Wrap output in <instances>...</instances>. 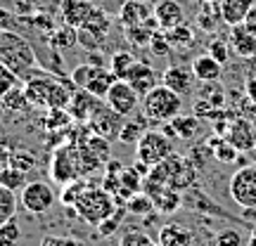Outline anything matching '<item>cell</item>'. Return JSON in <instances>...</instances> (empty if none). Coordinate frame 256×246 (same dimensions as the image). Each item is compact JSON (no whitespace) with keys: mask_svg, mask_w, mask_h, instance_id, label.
I'll return each instance as SVG.
<instances>
[{"mask_svg":"<svg viewBox=\"0 0 256 246\" xmlns=\"http://www.w3.org/2000/svg\"><path fill=\"white\" fill-rule=\"evenodd\" d=\"M230 197L240 209H256V166H242L230 178Z\"/></svg>","mask_w":256,"mask_h":246,"instance_id":"cell-8","label":"cell"},{"mask_svg":"<svg viewBox=\"0 0 256 246\" xmlns=\"http://www.w3.org/2000/svg\"><path fill=\"white\" fill-rule=\"evenodd\" d=\"M147 47L152 50V55H154V57H166L171 50H174V47L168 45L166 36H164V33H159V31L152 36V40H150V45H147Z\"/></svg>","mask_w":256,"mask_h":246,"instance_id":"cell-46","label":"cell"},{"mask_svg":"<svg viewBox=\"0 0 256 246\" xmlns=\"http://www.w3.org/2000/svg\"><path fill=\"white\" fill-rule=\"evenodd\" d=\"M190 69H192V73H194V78L202 83H216L220 76H223V64L216 62L209 52L194 57Z\"/></svg>","mask_w":256,"mask_h":246,"instance_id":"cell-21","label":"cell"},{"mask_svg":"<svg viewBox=\"0 0 256 246\" xmlns=\"http://www.w3.org/2000/svg\"><path fill=\"white\" fill-rule=\"evenodd\" d=\"M116 81H119V78H116V76H114L107 66H98V69H95V73H92V78L88 81V85H86V90L92 92L95 97L104 100V97H107V92H110V88Z\"/></svg>","mask_w":256,"mask_h":246,"instance_id":"cell-24","label":"cell"},{"mask_svg":"<svg viewBox=\"0 0 256 246\" xmlns=\"http://www.w3.org/2000/svg\"><path fill=\"white\" fill-rule=\"evenodd\" d=\"M156 71L150 66V64H145V62H140L138 59V64L128 71V76H126V83L133 88V90L140 95V97H145L147 92L152 90V88H156L159 83H156Z\"/></svg>","mask_w":256,"mask_h":246,"instance_id":"cell-18","label":"cell"},{"mask_svg":"<svg viewBox=\"0 0 256 246\" xmlns=\"http://www.w3.org/2000/svg\"><path fill=\"white\" fill-rule=\"evenodd\" d=\"M50 40H52V45H55L57 50H64V47L78 45V38H76V28L66 26V24H64V28H60V31H55Z\"/></svg>","mask_w":256,"mask_h":246,"instance_id":"cell-40","label":"cell"},{"mask_svg":"<svg viewBox=\"0 0 256 246\" xmlns=\"http://www.w3.org/2000/svg\"><path fill=\"white\" fill-rule=\"evenodd\" d=\"M174 154V142L171 137L164 135L162 130H145L140 140L136 142V159L147 164L150 168H154L156 164H162L164 159Z\"/></svg>","mask_w":256,"mask_h":246,"instance_id":"cell-6","label":"cell"},{"mask_svg":"<svg viewBox=\"0 0 256 246\" xmlns=\"http://www.w3.org/2000/svg\"><path fill=\"white\" fill-rule=\"evenodd\" d=\"M119 246H162V244L154 242V239H150L145 232H140V230H128V232L121 235Z\"/></svg>","mask_w":256,"mask_h":246,"instance_id":"cell-39","label":"cell"},{"mask_svg":"<svg viewBox=\"0 0 256 246\" xmlns=\"http://www.w3.org/2000/svg\"><path fill=\"white\" fill-rule=\"evenodd\" d=\"M24 95L28 100V107H36V109H66L74 92L62 81L50 78V76L43 73V76H34V78H28L24 83Z\"/></svg>","mask_w":256,"mask_h":246,"instance_id":"cell-2","label":"cell"},{"mask_svg":"<svg viewBox=\"0 0 256 246\" xmlns=\"http://www.w3.org/2000/svg\"><path fill=\"white\" fill-rule=\"evenodd\" d=\"M145 130L147 128L140 119H126V123H124V128H121V133H119V140L121 142H128V145H136Z\"/></svg>","mask_w":256,"mask_h":246,"instance_id":"cell-37","label":"cell"},{"mask_svg":"<svg viewBox=\"0 0 256 246\" xmlns=\"http://www.w3.org/2000/svg\"><path fill=\"white\" fill-rule=\"evenodd\" d=\"M19 201H22L24 211L34 213V216H43V213H48L55 206V190L48 183H43V180H34V183H28L22 190Z\"/></svg>","mask_w":256,"mask_h":246,"instance_id":"cell-10","label":"cell"},{"mask_svg":"<svg viewBox=\"0 0 256 246\" xmlns=\"http://www.w3.org/2000/svg\"><path fill=\"white\" fill-rule=\"evenodd\" d=\"M10 166H14L19 171H31L36 166V159L31 154H26L24 149H17V152H12V156H10Z\"/></svg>","mask_w":256,"mask_h":246,"instance_id":"cell-44","label":"cell"},{"mask_svg":"<svg viewBox=\"0 0 256 246\" xmlns=\"http://www.w3.org/2000/svg\"><path fill=\"white\" fill-rule=\"evenodd\" d=\"M126 211L133 213V216H147V213H152V211H156V209H154V201H152L150 194L138 192V194H133V197L126 201Z\"/></svg>","mask_w":256,"mask_h":246,"instance_id":"cell-32","label":"cell"},{"mask_svg":"<svg viewBox=\"0 0 256 246\" xmlns=\"http://www.w3.org/2000/svg\"><path fill=\"white\" fill-rule=\"evenodd\" d=\"M152 201H154V209L159 211V213H176V211L180 209V204H183V197H180L178 190L164 187L159 194L152 197Z\"/></svg>","mask_w":256,"mask_h":246,"instance_id":"cell-27","label":"cell"},{"mask_svg":"<svg viewBox=\"0 0 256 246\" xmlns=\"http://www.w3.org/2000/svg\"><path fill=\"white\" fill-rule=\"evenodd\" d=\"M152 14H154V9H150V5H145L142 0H126L119 9V21L124 28H130L138 24H145Z\"/></svg>","mask_w":256,"mask_h":246,"instance_id":"cell-20","label":"cell"},{"mask_svg":"<svg viewBox=\"0 0 256 246\" xmlns=\"http://www.w3.org/2000/svg\"><path fill=\"white\" fill-rule=\"evenodd\" d=\"M230 43H232V50H235L240 57H244V59L256 57V31L249 28L247 24L232 26V31H230Z\"/></svg>","mask_w":256,"mask_h":246,"instance_id":"cell-19","label":"cell"},{"mask_svg":"<svg viewBox=\"0 0 256 246\" xmlns=\"http://www.w3.org/2000/svg\"><path fill=\"white\" fill-rule=\"evenodd\" d=\"M50 178L55 180L57 185H69L74 180L83 178V171H81V159H78V147L76 145H66L64 147H57L52 159H50Z\"/></svg>","mask_w":256,"mask_h":246,"instance_id":"cell-7","label":"cell"},{"mask_svg":"<svg viewBox=\"0 0 256 246\" xmlns=\"http://www.w3.org/2000/svg\"><path fill=\"white\" fill-rule=\"evenodd\" d=\"M2 104L8 107V109H26L28 107V100L26 95H24V88H12V90L2 97Z\"/></svg>","mask_w":256,"mask_h":246,"instance_id":"cell-41","label":"cell"},{"mask_svg":"<svg viewBox=\"0 0 256 246\" xmlns=\"http://www.w3.org/2000/svg\"><path fill=\"white\" fill-rule=\"evenodd\" d=\"M72 114L66 109H48L46 116V128L52 130V133H62V130H69L72 126Z\"/></svg>","mask_w":256,"mask_h":246,"instance_id":"cell-33","label":"cell"},{"mask_svg":"<svg viewBox=\"0 0 256 246\" xmlns=\"http://www.w3.org/2000/svg\"><path fill=\"white\" fill-rule=\"evenodd\" d=\"M38 246H81V242L72 237H62V235H46Z\"/></svg>","mask_w":256,"mask_h":246,"instance_id":"cell-48","label":"cell"},{"mask_svg":"<svg viewBox=\"0 0 256 246\" xmlns=\"http://www.w3.org/2000/svg\"><path fill=\"white\" fill-rule=\"evenodd\" d=\"M100 97H95L92 92L88 90H74L72 95V102H69V107H66V111L72 114V119L76 121V123H88V119L92 116V111L98 109V104H100Z\"/></svg>","mask_w":256,"mask_h":246,"instance_id":"cell-16","label":"cell"},{"mask_svg":"<svg viewBox=\"0 0 256 246\" xmlns=\"http://www.w3.org/2000/svg\"><path fill=\"white\" fill-rule=\"evenodd\" d=\"M252 7H254V0H223L220 2V17L226 24L238 26V24H244Z\"/></svg>","mask_w":256,"mask_h":246,"instance_id":"cell-22","label":"cell"},{"mask_svg":"<svg viewBox=\"0 0 256 246\" xmlns=\"http://www.w3.org/2000/svg\"><path fill=\"white\" fill-rule=\"evenodd\" d=\"M14 213H17V194L0 185V225L14 218Z\"/></svg>","mask_w":256,"mask_h":246,"instance_id":"cell-34","label":"cell"},{"mask_svg":"<svg viewBox=\"0 0 256 246\" xmlns=\"http://www.w3.org/2000/svg\"><path fill=\"white\" fill-rule=\"evenodd\" d=\"M88 187H90V185L86 183L83 178H78V180H74V183H69V185H64L62 194H60V201H62L66 209H74L76 201L81 199V194L88 190Z\"/></svg>","mask_w":256,"mask_h":246,"instance_id":"cell-31","label":"cell"},{"mask_svg":"<svg viewBox=\"0 0 256 246\" xmlns=\"http://www.w3.org/2000/svg\"><path fill=\"white\" fill-rule=\"evenodd\" d=\"M216 62H220V64H226L230 59V47H228V43L226 40H211L209 43V50H206Z\"/></svg>","mask_w":256,"mask_h":246,"instance_id":"cell-47","label":"cell"},{"mask_svg":"<svg viewBox=\"0 0 256 246\" xmlns=\"http://www.w3.org/2000/svg\"><path fill=\"white\" fill-rule=\"evenodd\" d=\"M247 246H256V235H252V237H249V242H247Z\"/></svg>","mask_w":256,"mask_h":246,"instance_id":"cell-51","label":"cell"},{"mask_svg":"<svg viewBox=\"0 0 256 246\" xmlns=\"http://www.w3.org/2000/svg\"><path fill=\"white\" fill-rule=\"evenodd\" d=\"M17 81H19V76L12 69H8L5 64L0 62V100L8 95L12 88H17Z\"/></svg>","mask_w":256,"mask_h":246,"instance_id":"cell-42","label":"cell"},{"mask_svg":"<svg viewBox=\"0 0 256 246\" xmlns=\"http://www.w3.org/2000/svg\"><path fill=\"white\" fill-rule=\"evenodd\" d=\"M154 19L162 31L185 24V9L178 0H159L154 5Z\"/></svg>","mask_w":256,"mask_h":246,"instance_id":"cell-17","label":"cell"},{"mask_svg":"<svg viewBox=\"0 0 256 246\" xmlns=\"http://www.w3.org/2000/svg\"><path fill=\"white\" fill-rule=\"evenodd\" d=\"M244 24H247L249 28H254V31H256V7H252V9H249L247 19H244Z\"/></svg>","mask_w":256,"mask_h":246,"instance_id":"cell-50","label":"cell"},{"mask_svg":"<svg viewBox=\"0 0 256 246\" xmlns=\"http://www.w3.org/2000/svg\"><path fill=\"white\" fill-rule=\"evenodd\" d=\"M104 102H107L116 114H121L124 119H130V116L136 114V109L140 107V95H138L126 81H116L110 88Z\"/></svg>","mask_w":256,"mask_h":246,"instance_id":"cell-12","label":"cell"},{"mask_svg":"<svg viewBox=\"0 0 256 246\" xmlns=\"http://www.w3.org/2000/svg\"><path fill=\"white\" fill-rule=\"evenodd\" d=\"M119 209V201L114 194H110L107 190H100V187H88V190L81 194V199L76 201L74 206V213L88 223L92 228H98L100 223H104L107 218H112Z\"/></svg>","mask_w":256,"mask_h":246,"instance_id":"cell-4","label":"cell"},{"mask_svg":"<svg viewBox=\"0 0 256 246\" xmlns=\"http://www.w3.org/2000/svg\"><path fill=\"white\" fill-rule=\"evenodd\" d=\"M150 180L164 185V187H171V190H190L194 180H197V166L192 164L188 156L180 154H171L168 159H164L162 164H156L150 175Z\"/></svg>","mask_w":256,"mask_h":246,"instance_id":"cell-3","label":"cell"},{"mask_svg":"<svg viewBox=\"0 0 256 246\" xmlns=\"http://www.w3.org/2000/svg\"><path fill=\"white\" fill-rule=\"evenodd\" d=\"M138 64L136 55L133 52H128V50H119V52H114V55L110 57V71L119 78V81H126L128 71L133 69Z\"/></svg>","mask_w":256,"mask_h":246,"instance_id":"cell-26","label":"cell"},{"mask_svg":"<svg viewBox=\"0 0 256 246\" xmlns=\"http://www.w3.org/2000/svg\"><path fill=\"white\" fill-rule=\"evenodd\" d=\"M124 123H126V119L121 114H116L104 100L98 104V109L92 111V116L88 119L90 133L104 137V140H114V137L119 140V133H121V128H124Z\"/></svg>","mask_w":256,"mask_h":246,"instance_id":"cell-11","label":"cell"},{"mask_svg":"<svg viewBox=\"0 0 256 246\" xmlns=\"http://www.w3.org/2000/svg\"><path fill=\"white\" fill-rule=\"evenodd\" d=\"M180 111H183V97L171 88H166L164 83H159L142 97V114L150 121L166 123V121H174Z\"/></svg>","mask_w":256,"mask_h":246,"instance_id":"cell-5","label":"cell"},{"mask_svg":"<svg viewBox=\"0 0 256 246\" xmlns=\"http://www.w3.org/2000/svg\"><path fill=\"white\" fill-rule=\"evenodd\" d=\"M98 5H92L90 0H62V5H60V12H62V19L66 26L72 28H81L90 14L95 12Z\"/></svg>","mask_w":256,"mask_h":246,"instance_id":"cell-15","label":"cell"},{"mask_svg":"<svg viewBox=\"0 0 256 246\" xmlns=\"http://www.w3.org/2000/svg\"><path fill=\"white\" fill-rule=\"evenodd\" d=\"M22 239V230L14 218L0 225V246H17Z\"/></svg>","mask_w":256,"mask_h":246,"instance_id":"cell-38","label":"cell"},{"mask_svg":"<svg viewBox=\"0 0 256 246\" xmlns=\"http://www.w3.org/2000/svg\"><path fill=\"white\" fill-rule=\"evenodd\" d=\"M98 66H102V64L86 62V64H78V66H74V71H72V85H74V88H78V90H86V85H88V81L92 78V73H95V69H98Z\"/></svg>","mask_w":256,"mask_h":246,"instance_id":"cell-36","label":"cell"},{"mask_svg":"<svg viewBox=\"0 0 256 246\" xmlns=\"http://www.w3.org/2000/svg\"><path fill=\"white\" fill-rule=\"evenodd\" d=\"M242 235H240L238 230H220L218 235H216V246H242Z\"/></svg>","mask_w":256,"mask_h":246,"instance_id":"cell-45","label":"cell"},{"mask_svg":"<svg viewBox=\"0 0 256 246\" xmlns=\"http://www.w3.org/2000/svg\"><path fill=\"white\" fill-rule=\"evenodd\" d=\"M0 62L24 81H28L31 73L38 69L36 52H34L31 43L10 28H0Z\"/></svg>","mask_w":256,"mask_h":246,"instance_id":"cell-1","label":"cell"},{"mask_svg":"<svg viewBox=\"0 0 256 246\" xmlns=\"http://www.w3.org/2000/svg\"><path fill=\"white\" fill-rule=\"evenodd\" d=\"M171 128H174L176 137L180 140H192V137L200 133V119L192 116V114H178L174 121H168Z\"/></svg>","mask_w":256,"mask_h":246,"instance_id":"cell-25","label":"cell"},{"mask_svg":"<svg viewBox=\"0 0 256 246\" xmlns=\"http://www.w3.org/2000/svg\"><path fill=\"white\" fill-rule=\"evenodd\" d=\"M164 36H166L168 45L174 47V50H188V47L194 43V31H192L188 24L168 28V31H164Z\"/></svg>","mask_w":256,"mask_h":246,"instance_id":"cell-28","label":"cell"},{"mask_svg":"<svg viewBox=\"0 0 256 246\" xmlns=\"http://www.w3.org/2000/svg\"><path fill=\"white\" fill-rule=\"evenodd\" d=\"M110 33V19L100 7H95V12L90 14V19L83 24L81 28H76V38L78 45L86 47L88 52H98L104 45V38Z\"/></svg>","mask_w":256,"mask_h":246,"instance_id":"cell-9","label":"cell"},{"mask_svg":"<svg viewBox=\"0 0 256 246\" xmlns=\"http://www.w3.org/2000/svg\"><path fill=\"white\" fill-rule=\"evenodd\" d=\"M78 159H81V171H83V175L95 173V171H100L102 166H104V161H102L100 156L95 154V152H92V149L86 145V142L78 147Z\"/></svg>","mask_w":256,"mask_h":246,"instance_id":"cell-35","label":"cell"},{"mask_svg":"<svg viewBox=\"0 0 256 246\" xmlns=\"http://www.w3.org/2000/svg\"><path fill=\"white\" fill-rule=\"evenodd\" d=\"M226 140H228L232 147H238L240 152H254L256 149V128L252 126L247 119H235L228 126Z\"/></svg>","mask_w":256,"mask_h":246,"instance_id":"cell-14","label":"cell"},{"mask_svg":"<svg viewBox=\"0 0 256 246\" xmlns=\"http://www.w3.org/2000/svg\"><path fill=\"white\" fill-rule=\"evenodd\" d=\"M10 156H12V152H10L8 147L0 145V171H5L10 166Z\"/></svg>","mask_w":256,"mask_h":246,"instance_id":"cell-49","label":"cell"},{"mask_svg":"<svg viewBox=\"0 0 256 246\" xmlns=\"http://www.w3.org/2000/svg\"><path fill=\"white\" fill-rule=\"evenodd\" d=\"M159 244L162 246H190L192 232L178 223H166L159 228Z\"/></svg>","mask_w":256,"mask_h":246,"instance_id":"cell-23","label":"cell"},{"mask_svg":"<svg viewBox=\"0 0 256 246\" xmlns=\"http://www.w3.org/2000/svg\"><path fill=\"white\" fill-rule=\"evenodd\" d=\"M124 213H126V206H124V209L119 206V209H116V213H114L112 218H107L104 223H100V225H98V232H100L102 237H110V235H114V232L121 228V218H124Z\"/></svg>","mask_w":256,"mask_h":246,"instance_id":"cell-43","label":"cell"},{"mask_svg":"<svg viewBox=\"0 0 256 246\" xmlns=\"http://www.w3.org/2000/svg\"><path fill=\"white\" fill-rule=\"evenodd\" d=\"M0 185L10 192H22L24 187L28 185V178H26V171H19L14 166H8L5 171H0Z\"/></svg>","mask_w":256,"mask_h":246,"instance_id":"cell-30","label":"cell"},{"mask_svg":"<svg viewBox=\"0 0 256 246\" xmlns=\"http://www.w3.org/2000/svg\"><path fill=\"white\" fill-rule=\"evenodd\" d=\"M194 73H192V69H188V66H180V64H174V66H168V69H164V73H162V83H164L166 88H171L174 92H178L180 97L183 95H190L192 90H194Z\"/></svg>","mask_w":256,"mask_h":246,"instance_id":"cell-13","label":"cell"},{"mask_svg":"<svg viewBox=\"0 0 256 246\" xmlns=\"http://www.w3.org/2000/svg\"><path fill=\"white\" fill-rule=\"evenodd\" d=\"M209 147H211V154L216 156V161H220V164H235L238 161L240 149L230 145L226 137H214L209 142Z\"/></svg>","mask_w":256,"mask_h":246,"instance_id":"cell-29","label":"cell"}]
</instances>
